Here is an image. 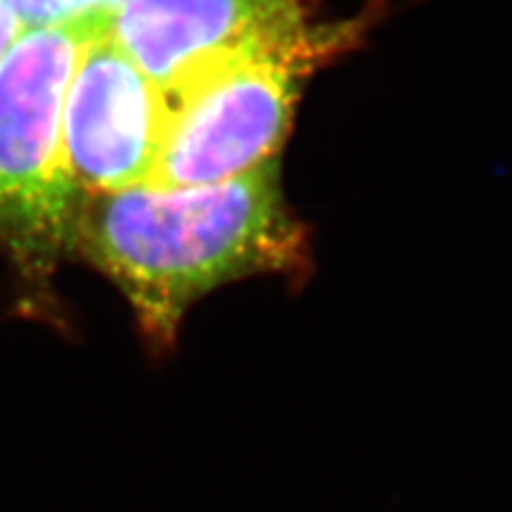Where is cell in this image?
Masks as SVG:
<instances>
[{"mask_svg": "<svg viewBox=\"0 0 512 512\" xmlns=\"http://www.w3.org/2000/svg\"><path fill=\"white\" fill-rule=\"evenodd\" d=\"M110 36L162 95L245 57L325 50L344 29L311 27L306 0H124Z\"/></svg>", "mask_w": 512, "mask_h": 512, "instance_id": "4", "label": "cell"}, {"mask_svg": "<svg viewBox=\"0 0 512 512\" xmlns=\"http://www.w3.org/2000/svg\"><path fill=\"white\" fill-rule=\"evenodd\" d=\"M67 261L117 287L140 342L162 358L207 294L256 275H304L309 240L285 202L278 157L211 185L76 192Z\"/></svg>", "mask_w": 512, "mask_h": 512, "instance_id": "1", "label": "cell"}, {"mask_svg": "<svg viewBox=\"0 0 512 512\" xmlns=\"http://www.w3.org/2000/svg\"><path fill=\"white\" fill-rule=\"evenodd\" d=\"M330 55L302 50L245 57L164 95L162 147L147 183L211 185L278 159L306 76Z\"/></svg>", "mask_w": 512, "mask_h": 512, "instance_id": "3", "label": "cell"}, {"mask_svg": "<svg viewBox=\"0 0 512 512\" xmlns=\"http://www.w3.org/2000/svg\"><path fill=\"white\" fill-rule=\"evenodd\" d=\"M112 15L27 29L0 60V256L22 316L62 328L55 273L67 261L76 190L62 159V110L76 64Z\"/></svg>", "mask_w": 512, "mask_h": 512, "instance_id": "2", "label": "cell"}, {"mask_svg": "<svg viewBox=\"0 0 512 512\" xmlns=\"http://www.w3.org/2000/svg\"><path fill=\"white\" fill-rule=\"evenodd\" d=\"M95 3H98L105 12H114L124 0H95Z\"/></svg>", "mask_w": 512, "mask_h": 512, "instance_id": "8", "label": "cell"}, {"mask_svg": "<svg viewBox=\"0 0 512 512\" xmlns=\"http://www.w3.org/2000/svg\"><path fill=\"white\" fill-rule=\"evenodd\" d=\"M166 124L164 95L110 29L86 43L62 110V159L76 192L150 181Z\"/></svg>", "mask_w": 512, "mask_h": 512, "instance_id": "5", "label": "cell"}, {"mask_svg": "<svg viewBox=\"0 0 512 512\" xmlns=\"http://www.w3.org/2000/svg\"><path fill=\"white\" fill-rule=\"evenodd\" d=\"M5 3L15 10L24 29L64 27L95 15H112L95 0H5Z\"/></svg>", "mask_w": 512, "mask_h": 512, "instance_id": "6", "label": "cell"}, {"mask_svg": "<svg viewBox=\"0 0 512 512\" xmlns=\"http://www.w3.org/2000/svg\"><path fill=\"white\" fill-rule=\"evenodd\" d=\"M24 24L19 22L15 10L10 8L5 0H0V60L10 53V48L15 46L17 38L24 34Z\"/></svg>", "mask_w": 512, "mask_h": 512, "instance_id": "7", "label": "cell"}]
</instances>
